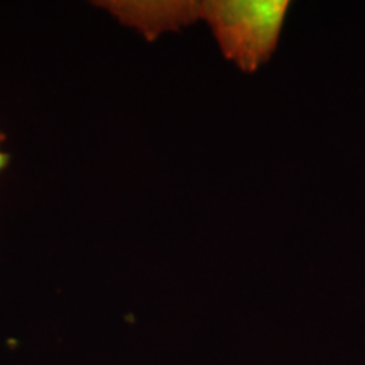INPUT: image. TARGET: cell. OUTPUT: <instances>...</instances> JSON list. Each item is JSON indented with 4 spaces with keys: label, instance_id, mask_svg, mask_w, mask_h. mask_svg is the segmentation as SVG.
Returning <instances> with one entry per match:
<instances>
[{
    "label": "cell",
    "instance_id": "1",
    "mask_svg": "<svg viewBox=\"0 0 365 365\" xmlns=\"http://www.w3.org/2000/svg\"><path fill=\"white\" fill-rule=\"evenodd\" d=\"M287 0H222L200 6L225 56L242 71L254 73L276 51Z\"/></svg>",
    "mask_w": 365,
    "mask_h": 365
},
{
    "label": "cell",
    "instance_id": "2",
    "mask_svg": "<svg viewBox=\"0 0 365 365\" xmlns=\"http://www.w3.org/2000/svg\"><path fill=\"white\" fill-rule=\"evenodd\" d=\"M6 163H7V158H6V154H0V170H2V168L6 166Z\"/></svg>",
    "mask_w": 365,
    "mask_h": 365
}]
</instances>
